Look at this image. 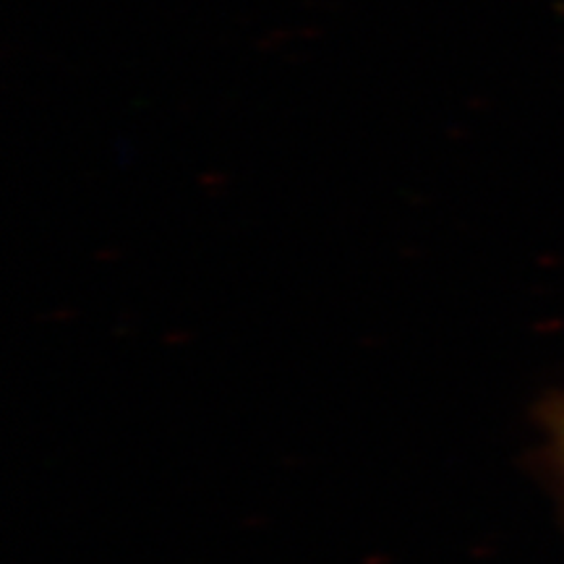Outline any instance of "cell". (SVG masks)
<instances>
[{
    "label": "cell",
    "mask_w": 564,
    "mask_h": 564,
    "mask_svg": "<svg viewBox=\"0 0 564 564\" xmlns=\"http://www.w3.org/2000/svg\"><path fill=\"white\" fill-rule=\"evenodd\" d=\"M546 429H549V455H552L556 478L562 484L564 494V400H560L546 415Z\"/></svg>",
    "instance_id": "6da1fadb"
}]
</instances>
